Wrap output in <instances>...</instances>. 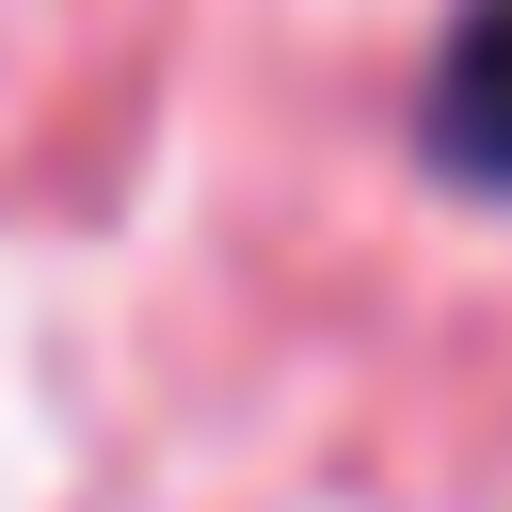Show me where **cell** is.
<instances>
[{
  "instance_id": "cell-1",
  "label": "cell",
  "mask_w": 512,
  "mask_h": 512,
  "mask_svg": "<svg viewBox=\"0 0 512 512\" xmlns=\"http://www.w3.org/2000/svg\"><path fill=\"white\" fill-rule=\"evenodd\" d=\"M448 144L480 176H512V0H480L464 48H448Z\"/></svg>"
}]
</instances>
